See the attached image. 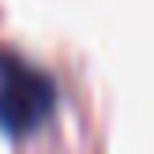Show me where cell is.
<instances>
[{
  "mask_svg": "<svg viewBox=\"0 0 154 154\" xmlns=\"http://www.w3.org/2000/svg\"><path fill=\"white\" fill-rule=\"evenodd\" d=\"M53 90L34 68L19 60H0V128L4 132H30L49 113Z\"/></svg>",
  "mask_w": 154,
  "mask_h": 154,
  "instance_id": "1",
  "label": "cell"
}]
</instances>
